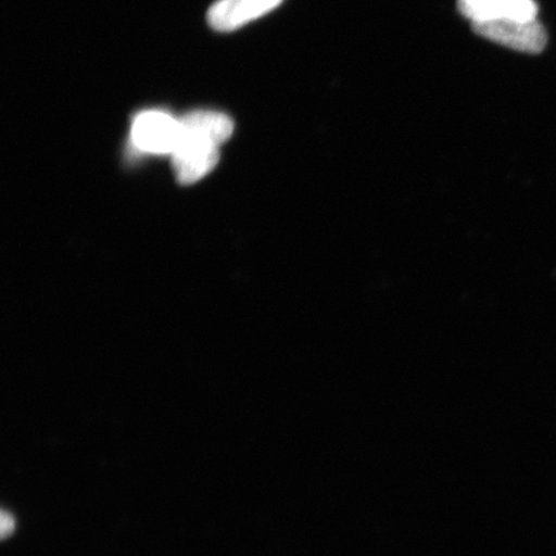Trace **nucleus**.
<instances>
[{"label": "nucleus", "instance_id": "4", "mask_svg": "<svg viewBox=\"0 0 556 556\" xmlns=\"http://www.w3.org/2000/svg\"><path fill=\"white\" fill-rule=\"evenodd\" d=\"M462 15L475 23L504 20H536L539 7L533 0H457Z\"/></svg>", "mask_w": 556, "mask_h": 556}, {"label": "nucleus", "instance_id": "3", "mask_svg": "<svg viewBox=\"0 0 556 556\" xmlns=\"http://www.w3.org/2000/svg\"><path fill=\"white\" fill-rule=\"evenodd\" d=\"M131 142L146 154L172 155L180 138V121L164 111H144L131 124Z\"/></svg>", "mask_w": 556, "mask_h": 556}, {"label": "nucleus", "instance_id": "1", "mask_svg": "<svg viewBox=\"0 0 556 556\" xmlns=\"http://www.w3.org/2000/svg\"><path fill=\"white\" fill-rule=\"evenodd\" d=\"M180 121V138L172 156L180 185L190 186L205 178L219 162V148L233 134L231 117L215 111H194Z\"/></svg>", "mask_w": 556, "mask_h": 556}, {"label": "nucleus", "instance_id": "2", "mask_svg": "<svg viewBox=\"0 0 556 556\" xmlns=\"http://www.w3.org/2000/svg\"><path fill=\"white\" fill-rule=\"evenodd\" d=\"M472 31L493 43L519 52L538 54L544 51L547 41L545 27L540 21L504 20L492 23H475Z\"/></svg>", "mask_w": 556, "mask_h": 556}, {"label": "nucleus", "instance_id": "5", "mask_svg": "<svg viewBox=\"0 0 556 556\" xmlns=\"http://www.w3.org/2000/svg\"><path fill=\"white\" fill-rule=\"evenodd\" d=\"M281 2L282 0H218L207 12V23L214 30L232 31L266 15Z\"/></svg>", "mask_w": 556, "mask_h": 556}, {"label": "nucleus", "instance_id": "6", "mask_svg": "<svg viewBox=\"0 0 556 556\" xmlns=\"http://www.w3.org/2000/svg\"><path fill=\"white\" fill-rule=\"evenodd\" d=\"M0 525H2L3 539L11 536V533L15 530V520H13L11 514L3 511L2 517H0Z\"/></svg>", "mask_w": 556, "mask_h": 556}]
</instances>
